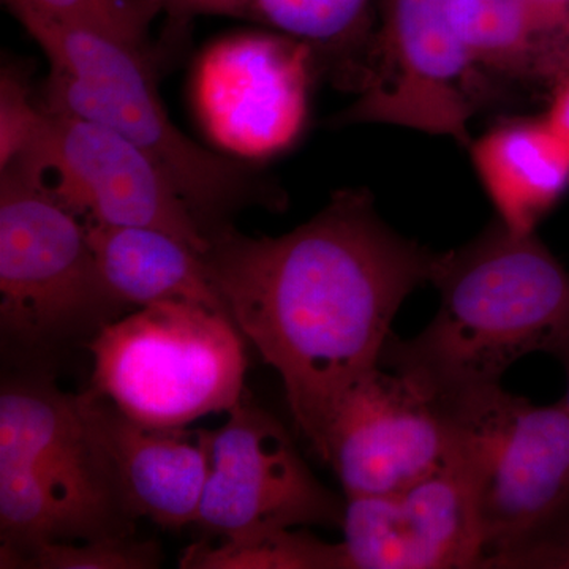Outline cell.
Returning a JSON list of instances; mask_svg holds the SVG:
<instances>
[{"instance_id":"6da1fadb","label":"cell","mask_w":569,"mask_h":569,"mask_svg":"<svg viewBox=\"0 0 569 569\" xmlns=\"http://www.w3.org/2000/svg\"><path fill=\"white\" fill-rule=\"evenodd\" d=\"M208 241L217 293L282 378L296 429L317 452L347 389L380 366L400 306L432 283L440 252L392 230L361 187L282 236L228 224Z\"/></svg>"},{"instance_id":"7a4b0ae2","label":"cell","mask_w":569,"mask_h":569,"mask_svg":"<svg viewBox=\"0 0 569 569\" xmlns=\"http://www.w3.org/2000/svg\"><path fill=\"white\" fill-rule=\"evenodd\" d=\"M440 307L425 331L389 337L380 366L447 406L498 387L509 367L569 336V272L537 233L492 220L459 249L440 252Z\"/></svg>"},{"instance_id":"3957f363","label":"cell","mask_w":569,"mask_h":569,"mask_svg":"<svg viewBox=\"0 0 569 569\" xmlns=\"http://www.w3.org/2000/svg\"><path fill=\"white\" fill-rule=\"evenodd\" d=\"M51 62L41 107L110 127L170 179L206 238L242 209L282 211L284 193L252 164L209 151L171 121L159 89V52L133 50L29 9H10Z\"/></svg>"},{"instance_id":"277c9868","label":"cell","mask_w":569,"mask_h":569,"mask_svg":"<svg viewBox=\"0 0 569 569\" xmlns=\"http://www.w3.org/2000/svg\"><path fill=\"white\" fill-rule=\"evenodd\" d=\"M92 391L153 429L230 413L244 396V336L230 316L189 301L141 307L93 337Z\"/></svg>"},{"instance_id":"5b68a950","label":"cell","mask_w":569,"mask_h":569,"mask_svg":"<svg viewBox=\"0 0 569 569\" xmlns=\"http://www.w3.org/2000/svg\"><path fill=\"white\" fill-rule=\"evenodd\" d=\"M0 171L3 336L44 348L99 335L127 306L104 283L86 222L22 164Z\"/></svg>"},{"instance_id":"8992f818","label":"cell","mask_w":569,"mask_h":569,"mask_svg":"<svg viewBox=\"0 0 569 569\" xmlns=\"http://www.w3.org/2000/svg\"><path fill=\"white\" fill-rule=\"evenodd\" d=\"M475 0H380L358 99L337 126L385 123L470 146L485 88L471 50Z\"/></svg>"},{"instance_id":"52a82bcc","label":"cell","mask_w":569,"mask_h":569,"mask_svg":"<svg viewBox=\"0 0 569 569\" xmlns=\"http://www.w3.org/2000/svg\"><path fill=\"white\" fill-rule=\"evenodd\" d=\"M440 407L477 485L482 560L567 507L569 410L563 399L539 407L498 385Z\"/></svg>"},{"instance_id":"ba28073f","label":"cell","mask_w":569,"mask_h":569,"mask_svg":"<svg viewBox=\"0 0 569 569\" xmlns=\"http://www.w3.org/2000/svg\"><path fill=\"white\" fill-rule=\"evenodd\" d=\"M10 163L40 176L88 222L157 228L197 252L208 250V238L170 179L110 127L41 107L28 144Z\"/></svg>"},{"instance_id":"9c48e42d","label":"cell","mask_w":569,"mask_h":569,"mask_svg":"<svg viewBox=\"0 0 569 569\" xmlns=\"http://www.w3.org/2000/svg\"><path fill=\"white\" fill-rule=\"evenodd\" d=\"M213 430L211 470L194 526L223 539L295 527L342 529L347 501L321 485L276 417L242 399Z\"/></svg>"},{"instance_id":"30bf717a","label":"cell","mask_w":569,"mask_h":569,"mask_svg":"<svg viewBox=\"0 0 569 569\" xmlns=\"http://www.w3.org/2000/svg\"><path fill=\"white\" fill-rule=\"evenodd\" d=\"M455 448V426L443 408L399 373L377 366L337 403L317 456L336 471L346 498H356L421 481Z\"/></svg>"},{"instance_id":"8fae6325","label":"cell","mask_w":569,"mask_h":569,"mask_svg":"<svg viewBox=\"0 0 569 569\" xmlns=\"http://www.w3.org/2000/svg\"><path fill=\"white\" fill-rule=\"evenodd\" d=\"M346 501L348 569H479L485 557L477 485L458 438L447 462L421 481Z\"/></svg>"},{"instance_id":"7c38bea8","label":"cell","mask_w":569,"mask_h":569,"mask_svg":"<svg viewBox=\"0 0 569 569\" xmlns=\"http://www.w3.org/2000/svg\"><path fill=\"white\" fill-rule=\"evenodd\" d=\"M80 396L130 515L168 530L197 522L211 470L213 430L153 429L92 389Z\"/></svg>"},{"instance_id":"4fadbf2b","label":"cell","mask_w":569,"mask_h":569,"mask_svg":"<svg viewBox=\"0 0 569 569\" xmlns=\"http://www.w3.org/2000/svg\"><path fill=\"white\" fill-rule=\"evenodd\" d=\"M114 482L84 468L40 463L0 466V568L47 542H78L133 535Z\"/></svg>"},{"instance_id":"5bb4252c","label":"cell","mask_w":569,"mask_h":569,"mask_svg":"<svg viewBox=\"0 0 569 569\" xmlns=\"http://www.w3.org/2000/svg\"><path fill=\"white\" fill-rule=\"evenodd\" d=\"M168 18V40L197 17L258 22L306 44L317 71L356 92L376 26L373 0H156Z\"/></svg>"},{"instance_id":"9a60e30c","label":"cell","mask_w":569,"mask_h":569,"mask_svg":"<svg viewBox=\"0 0 569 569\" xmlns=\"http://www.w3.org/2000/svg\"><path fill=\"white\" fill-rule=\"evenodd\" d=\"M468 148L497 219L512 233H537L569 190V146L546 116L498 123Z\"/></svg>"},{"instance_id":"2e32d148","label":"cell","mask_w":569,"mask_h":569,"mask_svg":"<svg viewBox=\"0 0 569 569\" xmlns=\"http://www.w3.org/2000/svg\"><path fill=\"white\" fill-rule=\"evenodd\" d=\"M89 242L104 283L123 306L198 302L228 313L203 253L181 239L149 227L88 222Z\"/></svg>"},{"instance_id":"e0dca14e","label":"cell","mask_w":569,"mask_h":569,"mask_svg":"<svg viewBox=\"0 0 569 569\" xmlns=\"http://www.w3.org/2000/svg\"><path fill=\"white\" fill-rule=\"evenodd\" d=\"M470 39L485 91L493 82L552 89L569 74V29L538 0H475Z\"/></svg>"},{"instance_id":"ac0fdd59","label":"cell","mask_w":569,"mask_h":569,"mask_svg":"<svg viewBox=\"0 0 569 569\" xmlns=\"http://www.w3.org/2000/svg\"><path fill=\"white\" fill-rule=\"evenodd\" d=\"M36 463L81 467L114 481L81 396L50 381L9 380L0 392V466Z\"/></svg>"},{"instance_id":"d6986e66","label":"cell","mask_w":569,"mask_h":569,"mask_svg":"<svg viewBox=\"0 0 569 569\" xmlns=\"http://www.w3.org/2000/svg\"><path fill=\"white\" fill-rule=\"evenodd\" d=\"M182 569H348L342 542L331 545L307 531L280 530L247 539H208L183 550Z\"/></svg>"},{"instance_id":"ffe728a7","label":"cell","mask_w":569,"mask_h":569,"mask_svg":"<svg viewBox=\"0 0 569 569\" xmlns=\"http://www.w3.org/2000/svg\"><path fill=\"white\" fill-rule=\"evenodd\" d=\"M7 9H29L119 41L133 50L152 51L149 29L162 13L156 0H3Z\"/></svg>"},{"instance_id":"44dd1931","label":"cell","mask_w":569,"mask_h":569,"mask_svg":"<svg viewBox=\"0 0 569 569\" xmlns=\"http://www.w3.org/2000/svg\"><path fill=\"white\" fill-rule=\"evenodd\" d=\"M162 565L156 541H138L133 535L77 542H47L29 550L20 568L29 569H153Z\"/></svg>"},{"instance_id":"7402d4cb","label":"cell","mask_w":569,"mask_h":569,"mask_svg":"<svg viewBox=\"0 0 569 569\" xmlns=\"http://www.w3.org/2000/svg\"><path fill=\"white\" fill-rule=\"evenodd\" d=\"M486 569H569V503L527 537L482 560Z\"/></svg>"},{"instance_id":"603a6c76","label":"cell","mask_w":569,"mask_h":569,"mask_svg":"<svg viewBox=\"0 0 569 569\" xmlns=\"http://www.w3.org/2000/svg\"><path fill=\"white\" fill-rule=\"evenodd\" d=\"M41 114V104L17 67H3L0 81V168L9 164L28 144Z\"/></svg>"},{"instance_id":"cb8c5ba5","label":"cell","mask_w":569,"mask_h":569,"mask_svg":"<svg viewBox=\"0 0 569 569\" xmlns=\"http://www.w3.org/2000/svg\"><path fill=\"white\" fill-rule=\"evenodd\" d=\"M545 116L569 146V74L550 89V103Z\"/></svg>"},{"instance_id":"d4e9b609","label":"cell","mask_w":569,"mask_h":569,"mask_svg":"<svg viewBox=\"0 0 569 569\" xmlns=\"http://www.w3.org/2000/svg\"><path fill=\"white\" fill-rule=\"evenodd\" d=\"M538 2L569 29V0H538Z\"/></svg>"},{"instance_id":"484cf974","label":"cell","mask_w":569,"mask_h":569,"mask_svg":"<svg viewBox=\"0 0 569 569\" xmlns=\"http://www.w3.org/2000/svg\"><path fill=\"white\" fill-rule=\"evenodd\" d=\"M552 355L559 359L561 366H563L565 376H567L568 388L567 395L563 397V402L567 403L569 410V336L560 343L559 347L556 348V350L552 351Z\"/></svg>"}]
</instances>
